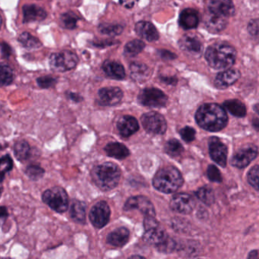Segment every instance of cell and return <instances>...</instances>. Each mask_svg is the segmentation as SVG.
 Instances as JSON below:
<instances>
[{
  "instance_id": "cell-48",
  "label": "cell",
  "mask_w": 259,
  "mask_h": 259,
  "mask_svg": "<svg viewBox=\"0 0 259 259\" xmlns=\"http://www.w3.org/2000/svg\"><path fill=\"white\" fill-rule=\"evenodd\" d=\"M161 80L167 84L175 85L177 83V79L172 77H161Z\"/></svg>"
},
{
  "instance_id": "cell-52",
  "label": "cell",
  "mask_w": 259,
  "mask_h": 259,
  "mask_svg": "<svg viewBox=\"0 0 259 259\" xmlns=\"http://www.w3.org/2000/svg\"><path fill=\"white\" fill-rule=\"evenodd\" d=\"M129 259H146L144 257L140 256V255H133Z\"/></svg>"
},
{
  "instance_id": "cell-16",
  "label": "cell",
  "mask_w": 259,
  "mask_h": 259,
  "mask_svg": "<svg viewBox=\"0 0 259 259\" xmlns=\"http://www.w3.org/2000/svg\"><path fill=\"white\" fill-rule=\"evenodd\" d=\"M123 92L118 88H105L98 93L97 101L101 106H115L121 102Z\"/></svg>"
},
{
  "instance_id": "cell-4",
  "label": "cell",
  "mask_w": 259,
  "mask_h": 259,
  "mask_svg": "<svg viewBox=\"0 0 259 259\" xmlns=\"http://www.w3.org/2000/svg\"><path fill=\"white\" fill-rule=\"evenodd\" d=\"M184 179L181 172L173 166L160 169L153 178L155 189L164 193H171L181 188Z\"/></svg>"
},
{
  "instance_id": "cell-5",
  "label": "cell",
  "mask_w": 259,
  "mask_h": 259,
  "mask_svg": "<svg viewBox=\"0 0 259 259\" xmlns=\"http://www.w3.org/2000/svg\"><path fill=\"white\" fill-rule=\"evenodd\" d=\"M44 203L59 213L65 212L68 208V196L66 191L60 187L46 190L42 196Z\"/></svg>"
},
{
  "instance_id": "cell-20",
  "label": "cell",
  "mask_w": 259,
  "mask_h": 259,
  "mask_svg": "<svg viewBox=\"0 0 259 259\" xmlns=\"http://www.w3.org/2000/svg\"><path fill=\"white\" fill-rule=\"evenodd\" d=\"M199 22V16L195 9H186L182 11L179 18V24L184 30L196 28Z\"/></svg>"
},
{
  "instance_id": "cell-9",
  "label": "cell",
  "mask_w": 259,
  "mask_h": 259,
  "mask_svg": "<svg viewBox=\"0 0 259 259\" xmlns=\"http://www.w3.org/2000/svg\"><path fill=\"white\" fill-rule=\"evenodd\" d=\"M138 100L143 106L159 108L165 106L167 97L162 91L156 88H146L140 93Z\"/></svg>"
},
{
  "instance_id": "cell-45",
  "label": "cell",
  "mask_w": 259,
  "mask_h": 259,
  "mask_svg": "<svg viewBox=\"0 0 259 259\" xmlns=\"http://www.w3.org/2000/svg\"><path fill=\"white\" fill-rule=\"evenodd\" d=\"M8 215H9V214H8L7 208L4 206L0 207V226H2L5 223L6 219H7Z\"/></svg>"
},
{
  "instance_id": "cell-43",
  "label": "cell",
  "mask_w": 259,
  "mask_h": 259,
  "mask_svg": "<svg viewBox=\"0 0 259 259\" xmlns=\"http://www.w3.org/2000/svg\"><path fill=\"white\" fill-rule=\"evenodd\" d=\"M180 134H181V137L184 141L190 143V142L194 140L196 131L193 127H185L181 129V131H180Z\"/></svg>"
},
{
  "instance_id": "cell-40",
  "label": "cell",
  "mask_w": 259,
  "mask_h": 259,
  "mask_svg": "<svg viewBox=\"0 0 259 259\" xmlns=\"http://www.w3.org/2000/svg\"><path fill=\"white\" fill-rule=\"evenodd\" d=\"M247 178L249 184L259 191V165H255L249 170Z\"/></svg>"
},
{
  "instance_id": "cell-54",
  "label": "cell",
  "mask_w": 259,
  "mask_h": 259,
  "mask_svg": "<svg viewBox=\"0 0 259 259\" xmlns=\"http://www.w3.org/2000/svg\"><path fill=\"white\" fill-rule=\"evenodd\" d=\"M2 26H3V18H2L1 15H0V30H1Z\"/></svg>"
},
{
  "instance_id": "cell-10",
  "label": "cell",
  "mask_w": 259,
  "mask_h": 259,
  "mask_svg": "<svg viewBox=\"0 0 259 259\" xmlns=\"http://www.w3.org/2000/svg\"><path fill=\"white\" fill-rule=\"evenodd\" d=\"M21 15L23 24H32L44 21L48 14L42 6L30 2L21 6Z\"/></svg>"
},
{
  "instance_id": "cell-7",
  "label": "cell",
  "mask_w": 259,
  "mask_h": 259,
  "mask_svg": "<svg viewBox=\"0 0 259 259\" xmlns=\"http://www.w3.org/2000/svg\"><path fill=\"white\" fill-rule=\"evenodd\" d=\"M78 58L75 53L68 50L55 53L50 58V68L57 72H65L75 68Z\"/></svg>"
},
{
  "instance_id": "cell-26",
  "label": "cell",
  "mask_w": 259,
  "mask_h": 259,
  "mask_svg": "<svg viewBox=\"0 0 259 259\" xmlns=\"http://www.w3.org/2000/svg\"><path fill=\"white\" fill-rule=\"evenodd\" d=\"M109 156L117 159L122 160L130 155L128 149L124 145L119 143H111L105 148Z\"/></svg>"
},
{
  "instance_id": "cell-14",
  "label": "cell",
  "mask_w": 259,
  "mask_h": 259,
  "mask_svg": "<svg viewBox=\"0 0 259 259\" xmlns=\"http://www.w3.org/2000/svg\"><path fill=\"white\" fill-rule=\"evenodd\" d=\"M195 200L187 193H178L175 195L170 201V208L176 212L181 214H190L194 208Z\"/></svg>"
},
{
  "instance_id": "cell-2",
  "label": "cell",
  "mask_w": 259,
  "mask_h": 259,
  "mask_svg": "<svg viewBox=\"0 0 259 259\" xmlns=\"http://www.w3.org/2000/svg\"><path fill=\"white\" fill-rule=\"evenodd\" d=\"M237 52L232 46L219 42L210 46L205 52L208 65L214 69H229L234 65Z\"/></svg>"
},
{
  "instance_id": "cell-35",
  "label": "cell",
  "mask_w": 259,
  "mask_h": 259,
  "mask_svg": "<svg viewBox=\"0 0 259 259\" xmlns=\"http://www.w3.org/2000/svg\"><path fill=\"white\" fill-rule=\"evenodd\" d=\"M78 19V17L74 12H68L61 15L60 22L62 27L66 29H69V30H73L77 26Z\"/></svg>"
},
{
  "instance_id": "cell-36",
  "label": "cell",
  "mask_w": 259,
  "mask_h": 259,
  "mask_svg": "<svg viewBox=\"0 0 259 259\" xmlns=\"http://www.w3.org/2000/svg\"><path fill=\"white\" fill-rule=\"evenodd\" d=\"M164 149L169 155L173 157L178 156L184 151V148H183L181 143L175 139L170 140L168 142H167L165 146H164Z\"/></svg>"
},
{
  "instance_id": "cell-31",
  "label": "cell",
  "mask_w": 259,
  "mask_h": 259,
  "mask_svg": "<svg viewBox=\"0 0 259 259\" xmlns=\"http://www.w3.org/2000/svg\"><path fill=\"white\" fill-rule=\"evenodd\" d=\"M15 79L13 70L5 62L0 63V87H7Z\"/></svg>"
},
{
  "instance_id": "cell-29",
  "label": "cell",
  "mask_w": 259,
  "mask_h": 259,
  "mask_svg": "<svg viewBox=\"0 0 259 259\" xmlns=\"http://www.w3.org/2000/svg\"><path fill=\"white\" fill-rule=\"evenodd\" d=\"M131 77L137 81L143 82L149 78V69L146 65L142 63H133L131 67Z\"/></svg>"
},
{
  "instance_id": "cell-23",
  "label": "cell",
  "mask_w": 259,
  "mask_h": 259,
  "mask_svg": "<svg viewBox=\"0 0 259 259\" xmlns=\"http://www.w3.org/2000/svg\"><path fill=\"white\" fill-rule=\"evenodd\" d=\"M103 69L106 75L115 80H123L125 77L124 67L115 61H106L103 65Z\"/></svg>"
},
{
  "instance_id": "cell-51",
  "label": "cell",
  "mask_w": 259,
  "mask_h": 259,
  "mask_svg": "<svg viewBox=\"0 0 259 259\" xmlns=\"http://www.w3.org/2000/svg\"><path fill=\"white\" fill-rule=\"evenodd\" d=\"M252 123L254 128L257 131H259V118H254L253 119H252Z\"/></svg>"
},
{
  "instance_id": "cell-21",
  "label": "cell",
  "mask_w": 259,
  "mask_h": 259,
  "mask_svg": "<svg viewBox=\"0 0 259 259\" xmlns=\"http://www.w3.org/2000/svg\"><path fill=\"white\" fill-rule=\"evenodd\" d=\"M180 47L184 51L193 55H199L202 51V45L200 40L193 35H185L179 42Z\"/></svg>"
},
{
  "instance_id": "cell-19",
  "label": "cell",
  "mask_w": 259,
  "mask_h": 259,
  "mask_svg": "<svg viewBox=\"0 0 259 259\" xmlns=\"http://www.w3.org/2000/svg\"><path fill=\"white\" fill-rule=\"evenodd\" d=\"M135 31L140 37L149 42L158 40L159 38L158 30L152 23L148 21H140L135 26Z\"/></svg>"
},
{
  "instance_id": "cell-33",
  "label": "cell",
  "mask_w": 259,
  "mask_h": 259,
  "mask_svg": "<svg viewBox=\"0 0 259 259\" xmlns=\"http://www.w3.org/2000/svg\"><path fill=\"white\" fill-rule=\"evenodd\" d=\"M196 196L199 200L207 205H212L215 200L214 191L208 187H203L199 188L196 193Z\"/></svg>"
},
{
  "instance_id": "cell-34",
  "label": "cell",
  "mask_w": 259,
  "mask_h": 259,
  "mask_svg": "<svg viewBox=\"0 0 259 259\" xmlns=\"http://www.w3.org/2000/svg\"><path fill=\"white\" fill-rule=\"evenodd\" d=\"M18 40L25 48L27 49L39 48L42 46L40 41L37 38L27 32L21 33L18 38Z\"/></svg>"
},
{
  "instance_id": "cell-46",
  "label": "cell",
  "mask_w": 259,
  "mask_h": 259,
  "mask_svg": "<svg viewBox=\"0 0 259 259\" xmlns=\"http://www.w3.org/2000/svg\"><path fill=\"white\" fill-rule=\"evenodd\" d=\"M67 96H68V99L74 102H80L82 100V97L78 94L69 92L67 94Z\"/></svg>"
},
{
  "instance_id": "cell-15",
  "label": "cell",
  "mask_w": 259,
  "mask_h": 259,
  "mask_svg": "<svg viewBox=\"0 0 259 259\" xmlns=\"http://www.w3.org/2000/svg\"><path fill=\"white\" fill-rule=\"evenodd\" d=\"M210 156L218 164L225 167L228 160V148L217 137H212L209 140Z\"/></svg>"
},
{
  "instance_id": "cell-56",
  "label": "cell",
  "mask_w": 259,
  "mask_h": 259,
  "mask_svg": "<svg viewBox=\"0 0 259 259\" xmlns=\"http://www.w3.org/2000/svg\"><path fill=\"white\" fill-rule=\"evenodd\" d=\"M36 1H42V0H36Z\"/></svg>"
},
{
  "instance_id": "cell-22",
  "label": "cell",
  "mask_w": 259,
  "mask_h": 259,
  "mask_svg": "<svg viewBox=\"0 0 259 259\" xmlns=\"http://www.w3.org/2000/svg\"><path fill=\"white\" fill-rule=\"evenodd\" d=\"M117 127L121 136L127 137L138 131L139 124L135 118L127 115L120 118Z\"/></svg>"
},
{
  "instance_id": "cell-47",
  "label": "cell",
  "mask_w": 259,
  "mask_h": 259,
  "mask_svg": "<svg viewBox=\"0 0 259 259\" xmlns=\"http://www.w3.org/2000/svg\"><path fill=\"white\" fill-rule=\"evenodd\" d=\"M138 0H120V3L123 5V6H125L126 8H132L134 7V5L137 3Z\"/></svg>"
},
{
  "instance_id": "cell-37",
  "label": "cell",
  "mask_w": 259,
  "mask_h": 259,
  "mask_svg": "<svg viewBox=\"0 0 259 259\" xmlns=\"http://www.w3.org/2000/svg\"><path fill=\"white\" fill-rule=\"evenodd\" d=\"M13 168V161L10 155H6L0 158V183L3 182L8 172Z\"/></svg>"
},
{
  "instance_id": "cell-24",
  "label": "cell",
  "mask_w": 259,
  "mask_h": 259,
  "mask_svg": "<svg viewBox=\"0 0 259 259\" xmlns=\"http://www.w3.org/2000/svg\"><path fill=\"white\" fill-rule=\"evenodd\" d=\"M130 232L127 228H119L109 234L107 241L116 247H122L128 242Z\"/></svg>"
},
{
  "instance_id": "cell-30",
  "label": "cell",
  "mask_w": 259,
  "mask_h": 259,
  "mask_svg": "<svg viewBox=\"0 0 259 259\" xmlns=\"http://www.w3.org/2000/svg\"><path fill=\"white\" fill-rule=\"evenodd\" d=\"M14 153L18 161H27L30 156V145L25 140L17 142L14 146Z\"/></svg>"
},
{
  "instance_id": "cell-11",
  "label": "cell",
  "mask_w": 259,
  "mask_h": 259,
  "mask_svg": "<svg viewBox=\"0 0 259 259\" xmlns=\"http://www.w3.org/2000/svg\"><path fill=\"white\" fill-rule=\"evenodd\" d=\"M142 124L149 134H164L167 131V122L162 115L157 112L144 114L141 118Z\"/></svg>"
},
{
  "instance_id": "cell-49",
  "label": "cell",
  "mask_w": 259,
  "mask_h": 259,
  "mask_svg": "<svg viewBox=\"0 0 259 259\" xmlns=\"http://www.w3.org/2000/svg\"><path fill=\"white\" fill-rule=\"evenodd\" d=\"M161 56L164 59H172L176 57L173 53H170L168 51H165V50L161 52Z\"/></svg>"
},
{
  "instance_id": "cell-17",
  "label": "cell",
  "mask_w": 259,
  "mask_h": 259,
  "mask_svg": "<svg viewBox=\"0 0 259 259\" xmlns=\"http://www.w3.org/2000/svg\"><path fill=\"white\" fill-rule=\"evenodd\" d=\"M208 9L210 13L222 18H228L234 13V6L231 0H211Z\"/></svg>"
},
{
  "instance_id": "cell-53",
  "label": "cell",
  "mask_w": 259,
  "mask_h": 259,
  "mask_svg": "<svg viewBox=\"0 0 259 259\" xmlns=\"http://www.w3.org/2000/svg\"><path fill=\"white\" fill-rule=\"evenodd\" d=\"M253 109L255 112L259 115V104H256L255 106H254Z\"/></svg>"
},
{
  "instance_id": "cell-18",
  "label": "cell",
  "mask_w": 259,
  "mask_h": 259,
  "mask_svg": "<svg viewBox=\"0 0 259 259\" xmlns=\"http://www.w3.org/2000/svg\"><path fill=\"white\" fill-rule=\"evenodd\" d=\"M240 71L237 69H227L219 73L214 80V84L219 88H227L235 83L240 79Z\"/></svg>"
},
{
  "instance_id": "cell-32",
  "label": "cell",
  "mask_w": 259,
  "mask_h": 259,
  "mask_svg": "<svg viewBox=\"0 0 259 259\" xmlns=\"http://www.w3.org/2000/svg\"><path fill=\"white\" fill-rule=\"evenodd\" d=\"M145 44L140 39L131 41L124 47V53L127 57H134L143 51Z\"/></svg>"
},
{
  "instance_id": "cell-12",
  "label": "cell",
  "mask_w": 259,
  "mask_h": 259,
  "mask_svg": "<svg viewBox=\"0 0 259 259\" xmlns=\"http://www.w3.org/2000/svg\"><path fill=\"white\" fill-rule=\"evenodd\" d=\"M110 214L109 205L104 201H101L93 207L90 212V220L95 228H102L107 225Z\"/></svg>"
},
{
  "instance_id": "cell-1",
  "label": "cell",
  "mask_w": 259,
  "mask_h": 259,
  "mask_svg": "<svg viewBox=\"0 0 259 259\" xmlns=\"http://www.w3.org/2000/svg\"><path fill=\"white\" fill-rule=\"evenodd\" d=\"M196 120L202 128L216 132L226 127L228 118L222 106L215 103H208L198 109Z\"/></svg>"
},
{
  "instance_id": "cell-6",
  "label": "cell",
  "mask_w": 259,
  "mask_h": 259,
  "mask_svg": "<svg viewBox=\"0 0 259 259\" xmlns=\"http://www.w3.org/2000/svg\"><path fill=\"white\" fill-rule=\"evenodd\" d=\"M145 234L143 240L151 245L159 246L168 237L155 217L146 216L144 219Z\"/></svg>"
},
{
  "instance_id": "cell-3",
  "label": "cell",
  "mask_w": 259,
  "mask_h": 259,
  "mask_svg": "<svg viewBox=\"0 0 259 259\" xmlns=\"http://www.w3.org/2000/svg\"><path fill=\"white\" fill-rule=\"evenodd\" d=\"M93 181L103 191L117 187L121 178V170L117 164L106 162L96 166L91 172Z\"/></svg>"
},
{
  "instance_id": "cell-44",
  "label": "cell",
  "mask_w": 259,
  "mask_h": 259,
  "mask_svg": "<svg viewBox=\"0 0 259 259\" xmlns=\"http://www.w3.org/2000/svg\"><path fill=\"white\" fill-rule=\"evenodd\" d=\"M248 31L252 37L259 41V19L252 20L248 24Z\"/></svg>"
},
{
  "instance_id": "cell-25",
  "label": "cell",
  "mask_w": 259,
  "mask_h": 259,
  "mask_svg": "<svg viewBox=\"0 0 259 259\" xmlns=\"http://www.w3.org/2000/svg\"><path fill=\"white\" fill-rule=\"evenodd\" d=\"M205 25L208 30L213 33L222 31L228 25V18H222L210 13L205 18Z\"/></svg>"
},
{
  "instance_id": "cell-13",
  "label": "cell",
  "mask_w": 259,
  "mask_h": 259,
  "mask_svg": "<svg viewBox=\"0 0 259 259\" xmlns=\"http://www.w3.org/2000/svg\"><path fill=\"white\" fill-rule=\"evenodd\" d=\"M124 209L125 211L132 209L139 210L144 214L145 217L146 216L155 217V208L153 205L145 196H139L130 198L124 205Z\"/></svg>"
},
{
  "instance_id": "cell-50",
  "label": "cell",
  "mask_w": 259,
  "mask_h": 259,
  "mask_svg": "<svg viewBox=\"0 0 259 259\" xmlns=\"http://www.w3.org/2000/svg\"><path fill=\"white\" fill-rule=\"evenodd\" d=\"M246 259H259L258 252L257 250H252L249 252Z\"/></svg>"
},
{
  "instance_id": "cell-28",
  "label": "cell",
  "mask_w": 259,
  "mask_h": 259,
  "mask_svg": "<svg viewBox=\"0 0 259 259\" xmlns=\"http://www.w3.org/2000/svg\"><path fill=\"white\" fill-rule=\"evenodd\" d=\"M224 107L231 115L237 118H243L246 116V108L242 102L238 100H227L224 103Z\"/></svg>"
},
{
  "instance_id": "cell-41",
  "label": "cell",
  "mask_w": 259,
  "mask_h": 259,
  "mask_svg": "<svg viewBox=\"0 0 259 259\" xmlns=\"http://www.w3.org/2000/svg\"><path fill=\"white\" fill-rule=\"evenodd\" d=\"M207 175H208V178H209L210 181H212V182H222V176L220 171H219V168L213 164L208 166V169H207Z\"/></svg>"
},
{
  "instance_id": "cell-39",
  "label": "cell",
  "mask_w": 259,
  "mask_h": 259,
  "mask_svg": "<svg viewBox=\"0 0 259 259\" xmlns=\"http://www.w3.org/2000/svg\"><path fill=\"white\" fill-rule=\"evenodd\" d=\"M100 30L104 34L114 36L122 33L123 27L118 24H102L100 27Z\"/></svg>"
},
{
  "instance_id": "cell-8",
  "label": "cell",
  "mask_w": 259,
  "mask_h": 259,
  "mask_svg": "<svg viewBox=\"0 0 259 259\" xmlns=\"http://www.w3.org/2000/svg\"><path fill=\"white\" fill-rule=\"evenodd\" d=\"M258 155V149L255 145L246 144L238 149L231 158V164L238 168L247 167Z\"/></svg>"
},
{
  "instance_id": "cell-42",
  "label": "cell",
  "mask_w": 259,
  "mask_h": 259,
  "mask_svg": "<svg viewBox=\"0 0 259 259\" xmlns=\"http://www.w3.org/2000/svg\"><path fill=\"white\" fill-rule=\"evenodd\" d=\"M36 82H37V84L41 88L47 89V88L54 87L57 80L54 77H51V76H44V77H40L37 78Z\"/></svg>"
},
{
  "instance_id": "cell-27",
  "label": "cell",
  "mask_w": 259,
  "mask_h": 259,
  "mask_svg": "<svg viewBox=\"0 0 259 259\" xmlns=\"http://www.w3.org/2000/svg\"><path fill=\"white\" fill-rule=\"evenodd\" d=\"M86 204L80 201L75 200L73 202L70 209L71 219L80 224L86 222Z\"/></svg>"
},
{
  "instance_id": "cell-55",
  "label": "cell",
  "mask_w": 259,
  "mask_h": 259,
  "mask_svg": "<svg viewBox=\"0 0 259 259\" xmlns=\"http://www.w3.org/2000/svg\"><path fill=\"white\" fill-rule=\"evenodd\" d=\"M3 186H2L1 184H0V197H1L2 193H3Z\"/></svg>"
},
{
  "instance_id": "cell-38",
  "label": "cell",
  "mask_w": 259,
  "mask_h": 259,
  "mask_svg": "<svg viewBox=\"0 0 259 259\" xmlns=\"http://www.w3.org/2000/svg\"><path fill=\"white\" fill-rule=\"evenodd\" d=\"M25 173L30 179L36 181V180H39L42 178L44 173H45V170L42 167H39V165L31 164V165H29L27 167Z\"/></svg>"
}]
</instances>
